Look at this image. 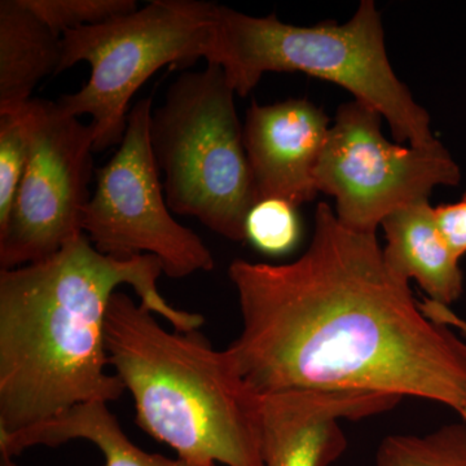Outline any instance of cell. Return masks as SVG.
Returning <instances> with one entry per match:
<instances>
[{
    "mask_svg": "<svg viewBox=\"0 0 466 466\" xmlns=\"http://www.w3.org/2000/svg\"><path fill=\"white\" fill-rule=\"evenodd\" d=\"M242 328L226 349L254 394L367 392L466 403V342L420 309L376 235L319 204L308 250L287 265L235 259Z\"/></svg>",
    "mask_w": 466,
    "mask_h": 466,
    "instance_id": "6da1fadb",
    "label": "cell"
},
{
    "mask_svg": "<svg viewBox=\"0 0 466 466\" xmlns=\"http://www.w3.org/2000/svg\"><path fill=\"white\" fill-rule=\"evenodd\" d=\"M156 257L116 259L81 235L51 258L0 269V435L48 421L88 401L118 400L126 390L106 346L109 300L122 284L177 332L205 323L159 294Z\"/></svg>",
    "mask_w": 466,
    "mask_h": 466,
    "instance_id": "7a4b0ae2",
    "label": "cell"
},
{
    "mask_svg": "<svg viewBox=\"0 0 466 466\" xmlns=\"http://www.w3.org/2000/svg\"><path fill=\"white\" fill-rule=\"evenodd\" d=\"M110 367L133 395L137 424L198 464L262 466L260 397L205 336L168 332L124 291L109 300Z\"/></svg>",
    "mask_w": 466,
    "mask_h": 466,
    "instance_id": "3957f363",
    "label": "cell"
},
{
    "mask_svg": "<svg viewBox=\"0 0 466 466\" xmlns=\"http://www.w3.org/2000/svg\"><path fill=\"white\" fill-rule=\"evenodd\" d=\"M205 60L222 67L238 96H248L265 73H305L339 85L375 109L397 142L416 148L440 142L431 116L392 69L381 15L372 0H363L348 23L312 26L281 23L275 14L249 16L217 5Z\"/></svg>",
    "mask_w": 466,
    "mask_h": 466,
    "instance_id": "277c9868",
    "label": "cell"
},
{
    "mask_svg": "<svg viewBox=\"0 0 466 466\" xmlns=\"http://www.w3.org/2000/svg\"><path fill=\"white\" fill-rule=\"evenodd\" d=\"M235 95L217 64L184 73L153 109L149 139L165 174L168 208L245 242V220L257 198Z\"/></svg>",
    "mask_w": 466,
    "mask_h": 466,
    "instance_id": "5b68a950",
    "label": "cell"
},
{
    "mask_svg": "<svg viewBox=\"0 0 466 466\" xmlns=\"http://www.w3.org/2000/svg\"><path fill=\"white\" fill-rule=\"evenodd\" d=\"M216 7L200 0H153L126 16L63 34L58 75L85 61L91 76L57 103L70 116H91L95 152L121 144L128 104L157 70L207 58Z\"/></svg>",
    "mask_w": 466,
    "mask_h": 466,
    "instance_id": "8992f818",
    "label": "cell"
},
{
    "mask_svg": "<svg viewBox=\"0 0 466 466\" xmlns=\"http://www.w3.org/2000/svg\"><path fill=\"white\" fill-rule=\"evenodd\" d=\"M382 116L357 100L342 104L317 170L318 192L332 196L339 222L376 235L395 211L429 200L440 186H459L461 171L441 142L426 148L386 139Z\"/></svg>",
    "mask_w": 466,
    "mask_h": 466,
    "instance_id": "52a82bcc",
    "label": "cell"
},
{
    "mask_svg": "<svg viewBox=\"0 0 466 466\" xmlns=\"http://www.w3.org/2000/svg\"><path fill=\"white\" fill-rule=\"evenodd\" d=\"M152 97L130 109L124 139L108 164L95 171L96 187L82 229L95 249L116 259L156 257L168 278L183 279L216 267L192 229L171 216L149 139Z\"/></svg>",
    "mask_w": 466,
    "mask_h": 466,
    "instance_id": "ba28073f",
    "label": "cell"
},
{
    "mask_svg": "<svg viewBox=\"0 0 466 466\" xmlns=\"http://www.w3.org/2000/svg\"><path fill=\"white\" fill-rule=\"evenodd\" d=\"M94 126L57 101L33 99L29 162L7 223L0 228V269L51 258L84 235L94 171Z\"/></svg>",
    "mask_w": 466,
    "mask_h": 466,
    "instance_id": "9c48e42d",
    "label": "cell"
},
{
    "mask_svg": "<svg viewBox=\"0 0 466 466\" xmlns=\"http://www.w3.org/2000/svg\"><path fill=\"white\" fill-rule=\"evenodd\" d=\"M329 128V118L308 99L251 103L242 137L257 202L278 198L299 208L315 200Z\"/></svg>",
    "mask_w": 466,
    "mask_h": 466,
    "instance_id": "30bf717a",
    "label": "cell"
},
{
    "mask_svg": "<svg viewBox=\"0 0 466 466\" xmlns=\"http://www.w3.org/2000/svg\"><path fill=\"white\" fill-rule=\"evenodd\" d=\"M400 398L367 392L285 391L260 397L262 466H328L348 447L339 421L390 410Z\"/></svg>",
    "mask_w": 466,
    "mask_h": 466,
    "instance_id": "8fae6325",
    "label": "cell"
},
{
    "mask_svg": "<svg viewBox=\"0 0 466 466\" xmlns=\"http://www.w3.org/2000/svg\"><path fill=\"white\" fill-rule=\"evenodd\" d=\"M381 226L386 238L383 259L391 272L408 283L413 279L429 299L441 305H452L461 297L460 259L444 240L429 200L395 211Z\"/></svg>",
    "mask_w": 466,
    "mask_h": 466,
    "instance_id": "7c38bea8",
    "label": "cell"
},
{
    "mask_svg": "<svg viewBox=\"0 0 466 466\" xmlns=\"http://www.w3.org/2000/svg\"><path fill=\"white\" fill-rule=\"evenodd\" d=\"M61 60L63 35L25 0L0 2V112L29 103L39 82L58 75Z\"/></svg>",
    "mask_w": 466,
    "mask_h": 466,
    "instance_id": "4fadbf2b",
    "label": "cell"
},
{
    "mask_svg": "<svg viewBox=\"0 0 466 466\" xmlns=\"http://www.w3.org/2000/svg\"><path fill=\"white\" fill-rule=\"evenodd\" d=\"M76 440L95 444L106 460L104 466H216L170 459L140 449L128 440L104 401L78 404L48 421L17 433L0 435V452L14 458L32 447H57Z\"/></svg>",
    "mask_w": 466,
    "mask_h": 466,
    "instance_id": "5bb4252c",
    "label": "cell"
},
{
    "mask_svg": "<svg viewBox=\"0 0 466 466\" xmlns=\"http://www.w3.org/2000/svg\"><path fill=\"white\" fill-rule=\"evenodd\" d=\"M377 466H466V424L441 426L425 435H390L380 444Z\"/></svg>",
    "mask_w": 466,
    "mask_h": 466,
    "instance_id": "9a60e30c",
    "label": "cell"
},
{
    "mask_svg": "<svg viewBox=\"0 0 466 466\" xmlns=\"http://www.w3.org/2000/svg\"><path fill=\"white\" fill-rule=\"evenodd\" d=\"M33 99L0 112V228L7 223L32 148Z\"/></svg>",
    "mask_w": 466,
    "mask_h": 466,
    "instance_id": "2e32d148",
    "label": "cell"
},
{
    "mask_svg": "<svg viewBox=\"0 0 466 466\" xmlns=\"http://www.w3.org/2000/svg\"><path fill=\"white\" fill-rule=\"evenodd\" d=\"M245 236L247 241L267 256L291 253L302 238L297 208L278 198L257 202L245 220Z\"/></svg>",
    "mask_w": 466,
    "mask_h": 466,
    "instance_id": "e0dca14e",
    "label": "cell"
},
{
    "mask_svg": "<svg viewBox=\"0 0 466 466\" xmlns=\"http://www.w3.org/2000/svg\"><path fill=\"white\" fill-rule=\"evenodd\" d=\"M25 3L60 35L82 27L101 25L139 9L135 0H25Z\"/></svg>",
    "mask_w": 466,
    "mask_h": 466,
    "instance_id": "ac0fdd59",
    "label": "cell"
},
{
    "mask_svg": "<svg viewBox=\"0 0 466 466\" xmlns=\"http://www.w3.org/2000/svg\"><path fill=\"white\" fill-rule=\"evenodd\" d=\"M435 219L456 258L466 254V195L456 204L435 208Z\"/></svg>",
    "mask_w": 466,
    "mask_h": 466,
    "instance_id": "d6986e66",
    "label": "cell"
},
{
    "mask_svg": "<svg viewBox=\"0 0 466 466\" xmlns=\"http://www.w3.org/2000/svg\"><path fill=\"white\" fill-rule=\"evenodd\" d=\"M420 309L431 320L459 330L460 334L466 339V320L459 317L455 311H452L450 306H444L441 303L434 302V300L424 299L422 302H420Z\"/></svg>",
    "mask_w": 466,
    "mask_h": 466,
    "instance_id": "ffe728a7",
    "label": "cell"
},
{
    "mask_svg": "<svg viewBox=\"0 0 466 466\" xmlns=\"http://www.w3.org/2000/svg\"><path fill=\"white\" fill-rule=\"evenodd\" d=\"M0 466H17L14 462V458L0 452Z\"/></svg>",
    "mask_w": 466,
    "mask_h": 466,
    "instance_id": "44dd1931",
    "label": "cell"
},
{
    "mask_svg": "<svg viewBox=\"0 0 466 466\" xmlns=\"http://www.w3.org/2000/svg\"><path fill=\"white\" fill-rule=\"evenodd\" d=\"M459 415L461 416L462 421L466 424V403L464 407L461 408V410H460Z\"/></svg>",
    "mask_w": 466,
    "mask_h": 466,
    "instance_id": "7402d4cb",
    "label": "cell"
}]
</instances>
